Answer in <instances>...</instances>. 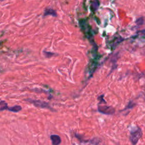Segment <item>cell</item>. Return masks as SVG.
I'll return each instance as SVG.
<instances>
[{"mask_svg":"<svg viewBox=\"0 0 145 145\" xmlns=\"http://www.w3.org/2000/svg\"><path fill=\"white\" fill-rule=\"evenodd\" d=\"M142 136V129L140 128H137L136 129L132 130L130 134V140L133 145H136L138 141Z\"/></svg>","mask_w":145,"mask_h":145,"instance_id":"1","label":"cell"},{"mask_svg":"<svg viewBox=\"0 0 145 145\" xmlns=\"http://www.w3.org/2000/svg\"><path fill=\"white\" fill-rule=\"evenodd\" d=\"M27 101H28L29 102L32 103L34 104L35 106L36 107L42 108H47V109H50L52 110V108L50 107V105H49L48 103H47L45 101H43L41 100H32L31 99H27Z\"/></svg>","mask_w":145,"mask_h":145,"instance_id":"2","label":"cell"},{"mask_svg":"<svg viewBox=\"0 0 145 145\" xmlns=\"http://www.w3.org/2000/svg\"><path fill=\"white\" fill-rule=\"evenodd\" d=\"M98 111L99 112L104 115H112L115 112V109L111 106L107 105H99L98 107Z\"/></svg>","mask_w":145,"mask_h":145,"instance_id":"3","label":"cell"},{"mask_svg":"<svg viewBox=\"0 0 145 145\" xmlns=\"http://www.w3.org/2000/svg\"><path fill=\"white\" fill-rule=\"evenodd\" d=\"M50 140L52 141L53 145H59L61 142V139L58 135H52V136H50Z\"/></svg>","mask_w":145,"mask_h":145,"instance_id":"4","label":"cell"},{"mask_svg":"<svg viewBox=\"0 0 145 145\" xmlns=\"http://www.w3.org/2000/svg\"><path fill=\"white\" fill-rule=\"evenodd\" d=\"M9 107L6 102L3 100H0V111H2L8 109Z\"/></svg>","mask_w":145,"mask_h":145,"instance_id":"5","label":"cell"},{"mask_svg":"<svg viewBox=\"0 0 145 145\" xmlns=\"http://www.w3.org/2000/svg\"><path fill=\"white\" fill-rule=\"evenodd\" d=\"M99 0H94L93 2L91 5V9L93 10V11H96L98 9L99 6Z\"/></svg>","mask_w":145,"mask_h":145,"instance_id":"6","label":"cell"},{"mask_svg":"<svg viewBox=\"0 0 145 145\" xmlns=\"http://www.w3.org/2000/svg\"><path fill=\"white\" fill-rule=\"evenodd\" d=\"M8 110L13 112H18L22 110V107L20 105H15L12 107H9Z\"/></svg>","mask_w":145,"mask_h":145,"instance_id":"7","label":"cell"},{"mask_svg":"<svg viewBox=\"0 0 145 145\" xmlns=\"http://www.w3.org/2000/svg\"><path fill=\"white\" fill-rule=\"evenodd\" d=\"M44 15H52V16H56V13L53 10L47 9L44 13Z\"/></svg>","mask_w":145,"mask_h":145,"instance_id":"8","label":"cell"},{"mask_svg":"<svg viewBox=\"0 0 145 145\" xmlns=\"http://www.w3.org/2000/svg\"><path fill=\"white\" fill-rule=\"evenodd\" d=\"M143 23H144V19L142 18H140L136 21V23L138 25H142Z\"/></svg>","mask_w":145,"mask_h":145,"instance_id":"9","label":"cell"},{"mask_svg":"<svg viewBox=\"0 0 145 145\" xmlns=\"http://www.w3.org/2000/svg\"><path fill=\"white\" fill-rule=\"evenodd\" d=\"M134 105H135L134 104H133V102H132V101H130V102L128 104V107H126V108H127V109L132 108H133V107H134Z\"/></svg>","mask_w":145,"mask_h":145,"instance_id":"10","label":"cell"},{"mask_svg":"<svg viewBox=\"0 0 145 145\" xmlns=\"http://www.w3.org/2000/svg\"><path fill=\"white\" fill-rule=\"evenodd\" d=\"M140 32H141V34H144V35H145V30H143L142 31H141Z\"/></svg>","mask_w":145,"mask_h":145,"instance_id":"11","label":"cell"},{"mask_svg":"<svg viewBox=\"0 0 145 145\" xmlns=\"http://www.w3.org/2000/svg\"><path fill=\"white\" fill-rule=\"evenodd\" d=\"M0 1H3V0H0Z\"/></svg>","mask_w":145,"mask_h":145,"instance_id":"12","label":"cell"}]
</instances>
